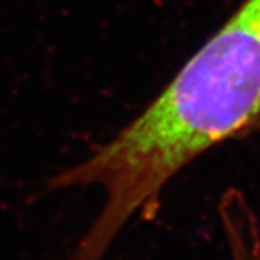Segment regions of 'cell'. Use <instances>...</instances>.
<instances>
[{"mask_svg":"<svg viewBox=\"0 0 260 260\" xmlns=\"http://www.w3.org/2000/svg\"><path fill=\"white\" fill-rule=\"evenodd\" d=\"M260 134V0H241L158 96L77 165L49 179L50 190L98 187L102 209L74 249L104 260L134 219L152 221L166 187L229 141Z\"/></svg>","mask_w":260,"mask_h":260,"instance_id":"cell-1","label":"cell"},{"mask_svg":"<svg viewBox=\"0 0 260 260\" xmlns=\"http://www.w3.org/2000/svg\"><path fill=\"white\" fill-rule=\"evenodd\" d=\"M218 221L228 260H260V219L243 194L234 190L221 196Z\"/></svg>","mask_w":260,"mask_h":260,"instance_id":"cell-2","label":"cell"}]
</instances>
